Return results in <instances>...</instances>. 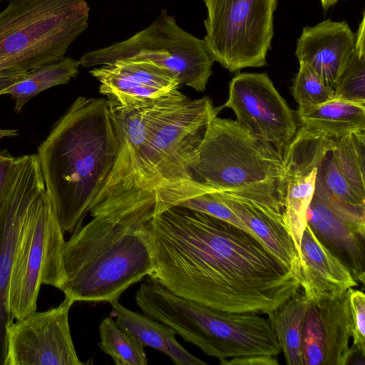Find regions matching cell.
Wrapping results in <instances>:
<instances>
[{
    "mask_svg": "<svg viewBox=\"0 0 365 365\" xmlns=\"http://www.w3.org/2000/svg\"><path fill=\"white\" fill-rule=\"evenodd\" d=\"M146 230L148 277L175 294L232 312L269 314L299 280L260 241L213 216L180 206L153 215Z\"/></svg>",
    "mask_w": 365,
    "mask_h": 365,
    "instance_id": "6da1fadb",
    "label": "cell"
},
{
    "mask_svg": "<svg viewBox=\"0 0 365 365\" xmlns=\"http://www.w3.org/2000/svg\"><path fill=\"white\" fill-rule=\"evenodd\" d=\"M118 141L108 101L78 96L38 148L46 189L63 232L83 220L113 167Z\"/></svg>",
    "mask_w": 365,
    "mask_h": 365,
    "instance_id": "7a4b0ae2",
    "label": "cell"
},
{
    "mask_svg": "<svg viewBox=\"0 0 365 365\" xmlns=\"http://www.w3.org/2000/svg\"><path fill=\"white\" fill-rule=\"evenodd\" d=\"M153 208L98 212L72 233L61 253L59 287L76 302H111L148 276L152 254L146 230Z\"/></svg>",
    "mask_w": 365,
    "mask_h": 365,
    "instance_id": "3957f363",
    "label": "cell"
},
{
    "mask_svg": "<svg viewBox=\"0 0 365 365\" xmlns=\"http://www.w3.org/2000/svg\"><path fill=\"white\" fill-rule=\"evenodd\" d=\"M220 109L208 96L192 100L178 89L153 101L147 138L130 182L119 200L103 210L155 208L158 192L195 180L199 145Z\"/></svg>",
    "mask_w": 365,
    "mask_h": 365,
    "instance_id": "277c9868",
    "label": "cell"
},
{
    "mask_svg": "<svg viewBox=\"0 0 365 365\" xmlns=\"http://www.w3.org/2000/svg\"><path fill=\"white\" fill-rule=\"evenodd\" d=\"M88 16L85 0H9L0 12V75L27 73L64 57Z\"/></svg>",
    "mask_w": 365,
    "mask_h": 365,
    "instance_id": "5b68a950",
    "label": "cell"
},
{
    "mask_svg": "<svg viewBox=\"0 0 365 365\" xmlns=\"http://www.w3.org/2000/svg\"><path fill=\"white\" fill-rule=\"evenodd\" d=\"M283 157L242 128L217 115L199 145L193 178L216 191L252 190L277 194Z\"/></svg>",
    "mask_w": 365,
    "mask_h": 365,
    "instance_id": "8992f818",
    "label": "cell"
},
{
    "mask_svg": "<svg viewBox=\"0 0 365 365\" xmlns=\"http://www.w3.org/2000/svg\"><path fill=\"white\" fill-rule=\"evenodd\" d=\"M166 320L176 334L220 364L235 357L278 356L282 351L268 320L255 312L223 311L179 297Z\"/></svg>",
    "mask_w": 365,
    "mask_h": 365,
    "instance_id": "52a82bcc",
    "label": "cell"
},
{
    "mask_svg": "<svg viewBox=\"0 0 365 365\" xmlns=\"http://www.w3.org/2000/svg\"><path fill=\"white\" fill-rule=\"evenodd\" d=\"M63 232L45 187L30 207L12 267L8 301L14 319L36 310L42 284L59 289Z\"/></svg>",
    "mask_w": 365,
    "mask_h": 365,
    "instance_id": "ba28073f",
    "label": "cell"
},
{
    "mask_svg": "<svg viewBox=\"0 0 365 365\" xmlns=\"http://www.w3.org/2000/svg\"><path fill=\"white\" fill-rule=\"evenodd\" d=\"M146 59L170 71L180 85L205 90L214 59L203 40L179 27L165 11L130 38L89 51L79 60L83 67L102 66L123 58Z\"/></svg>",
    "mask_w": 365,
    "mask_h": 365,
    "instance_id": "9c48e42d",
    "label": "cell"
},
{
    "mask_svg": "<svg viewBox=\"0 0 365 365\" xmlns=\"http://www.w3.org/2000/svg\"><path fill=\"white\" fill-rule=\"evenodd\" d=\"M205 46L230 72L267 64L277 0H203Z\"/></svg>",
    "mask_w": 365,
    "mask_h": 365,
    "instance_id": "30bf717a",
    "label": "cell"
},
{
    "mask_svg": "<svg viewBox=\"0 0 365 365\" xmlns=\"http://www.w3.org/2000/svg\"><path fill=\"white\" fill-rule=\"evenodd\" d=\"M224 106L234 111L242 128L282 157L298 130L296 113L266 73L235 76Z\"/></svg>",
    "mask_w": 365,
    "mask_h": 365,
    "instance_id": "8fae6325",
    "label": "cell"
},
{
    "mask_svg": "<svg viewBox=\"0 0 365 365\" xmlns=\"http://www.w3.org/2000/svg\"><path fill=\"white\" fill-rule=\"evenodd\" d=\"M45 187L37 155L17 157L9 189L0 206V365H5L7 328L14 322L8 297L18 245L30 207Z\"/></svg>",
    "mask_w": 365,
    "mask_h": 365,
    "instance_id": "7c38bea8",
    "label": "cell"
},
{
    "mask_svg": "<svg viewBox=\"0 0 365 365\" xmlns=\"http://www.w3.org/2000/svg\"><path fill=\"white\" fill-rule=\"evenodd\" d=\"M68 298L44 312H32L7 328L5 365H81L71 335Z\"/></svg>",
    "mask_w": 365,
    "mask_h": 365,
    "instance_id": "4fadbf2b",
    "label": "cell"
},
{
    "mask_svg": "<svg viewBox=\"0 0 365 365\" xmlns=\"http://www.w3.org/2000/svg\"><path fill=\"white\" fill-rule=\"evenodd\" d=\"M334 141L335 139L300 126L283 156L277 196L299 257L318 168Z\"/></svg>",
    "mask_w": 365,
    "mask_h": 365,
    "instance_id": "5bb4252c",
    "label": "cell"
},
{
    "mask_svg": "<svg viewBox=\"0 0 365 365\" xmlns=\"http://www.w3.org/2000/svg\"><path fill=\"white\" fill-rule=\"evenodd\" d=\"M351 319L348 292L306 307L302 351L303 365H346L354 352L349 346Z\"/></svg>",
    "mask_w": 365,
    "mask_h": 365,
    "instance_id": "9a60e30c",
    "label": "cell"
},
{
    "mask_svg": "<svg viewBox=\"0 0 365 365\" xmlns=\"http://www.w3.org/2000/svg\"><path fill=\"white\" fill-rule=\"evenodd\" d=\"M211 190L299 280L300 259L285 222L277 194L252 190Z\"/></svg>",
    "mask_w": 365,
    "mask_h": 365,
    "instance_id": "2e32d148",
    "label": "cell"
},
{
    "mask_svg": "<svg viewBox=\"0 0 365 365\" xmlns=\"http://www.w3.org/2000/svg\"><path fill=\"white\" fill-rule=\"evenodd\" d=\"M307 224L324 246L349 269L355 280L364 284L365 221L335 203L317 178L307 211Z\"/></svg>",
    "mask_w": 365,
    "mask_h": 365,
    "instance_id": "e0dca14e",
    "label": "cell"
},
{
    "mask_svg": "<svg viewBox=\"0 0 365 365\" xmlns=\"http://www.w3.org/2000/svg\"><path fill=\"white\" fill-rule=\"evenodd\" d=\"M107 101L118 149L111 172L94 200L90 213L115 204L125 191L147 138L148 113L153 103L123 106Z\"/></svg>",
    "mask_w": 365,
    "mask_h": 365,
    "instance_id": "ac0fdd59",
    "label": "cell"
},
{
    "mask_svg": "<svg viewBox=\"0 0 365 365\" xmlns=\"http://www.w3.org/2000/svg\"><path fill=\"white\" fill-rule=\"evenodd\" d=\"M90 73L100 81V92L123 106L152 102L180 86L170 71L146 59H119Z\"/></svg>",
    "mask_w": 365,
    "mask_h": 365,
    "instance_id": "d6986e66",
    "label": "cell"
},
{
    "mask_svg": "<svg viewBox=\"0 0 365 365\" xmlns=\"http://www.w3.org/2000/svg\"><path fill=\"white\" fill-rule=\"evenodd\" d=\"M356 34L345 21L327 19L307 26L297 40L295 55L334 88L355 49Z\"/></svg>",
    "mask_w": 365,
    "mask_h": 365,
    "instance_id": "ffe728a7",
    "label": "cell"
},
{
    "mask_svg": "<svg viewBox=\"0 0 365 365\" xmlns=\"http://www.w3.org/2000/svg\"><path fill=\"white\" fill-rule=\"evenodd\" d=\"M300 287L311 303L334 299L357 286L349 269L319 240L307 224L301 244Z\"/></svg>",
    "mask_w": 365,
    "mask_h": 365,
    "instance_id": "44dd1931",
    "label": "cell"
},
{
    "mask_svg": "<svg viewBox=\"0 0 365 365\" xmlns=\"http://www.w3.org/2000/svg\"><path fill=\"white\" fill-rule=\"evenodd\" d=\"M110 303L117 323L131 333L144 346L162 351L170 356L176 365L207 364L179 344L175 338L176 333L171 327L158 323L148 316L128 309L118 300Z\"/></svg>",
    "mask_w": 365,
    "mask_h": 365,
    "instance_id": "7402d4cb",
    "label": "cell"
},
{
    "mask_svg": "<svg viewBox=\"0 0 365 365\" xmlns=\"http://www.w3.org/2000/svg\"><path fill=\"white\" fill-rule=\"evenodd\" d=\"M295 113L299 126L335 140L365 131V104L333 98L318 106L299 108Z\"/></svg>",
    "mask_w": 365,
    "mask_h": 365,
    "instance_id": "603a6c76",
    "label": "cell"
},
{
    "mask_svg": "<svg viewBox=\"0 0 365 365\" xmlns=\"http://www.w3.org/2000/svg\"><path fill=\"white\" fill-rule=\"evenodd\" d=\"M307 299L299 291L268 314V322L288 365H303L302 329Z\"/></svg>",
    "mask_w": 365,
    "mask_h": 365,
    "instance_id": "cb8c5ba5",
    "label": "cell"
},
{
    "mask_svg": "<svg viewBox=\"0 0 365 365\" xmlns=\"http://www.w3.org/2000/svg\"><path fill=\"white\" fill-rule=\"evenodd\" d=\"M79 61L63 57L29 71L24 77L0 93L8 94L15 102L14 110L20 113L24 105L39 93L51 87L66 84L78 73Z\"/></svg>",
    "mask_w": 365,
    "mask_h": 365,
    "instance_id": "d4e9b609",
    "label": "cell"
},
{
    "mask_svg": "<svg viewBox=\"0 0 365 365\" xmlns=\"http://www.w3.org/2000/svg\"><path fill=\"white\" fill-rule=\"evenodd\" d=\"M331 152L351 188L365 200V131L351 133L335 140Z\"/></svg>",
    "mask_w": 365,
    "mask_h": 365,
    "instance_id": "484cf974",
    "label": "cell"
},
{
    "mask_svg": "<svg viewBox=\"0 0 365 365\" xmlns=\"http://www.w3.org/2000/svg\"><path fill=\"white\" fill-rule=\"evenodd\" d=\"M98 346L117 365H146L144 346L113 317L104 318L99 325Z\"/></svg>",
    "mask_w": 365,
    "mask_h": 365,
    "instance_id": "4316f807",
    "label": "cell"
},
{
    "mask_svg": "<svg viewBox=\"0 0 365 365\" xmlns=\"http://www.w3.org/2000/svg\"><path fill=\"white\" fill-rule=\"evenodd\" d=\"M332 148L325 154L318 168L317 178L335 203L365 221V200L355 194L341 174L332 154Z\"/></svg>",
    "mask_w": 365,
    "mask_h": 365,
    "instance_id": "83f0119b",
    "label": "cell"
},
{
    "mask_svg": "<svg viewBox=\"0 0 365 365\" xmlns=\"http://www.w3.org/2000/svg\"><path fill=\"white\" fill-rule=\"evenodd\" d=\"M333 88L334 98L365 104V49H354Z\"/></svg>",
    "mask_w": 365,
    "mask_h": 365,
    "instance_id": "f1b7e54d",
    "label": "cell"
},
{
    "mask_svg": "<svg viewBox=\"0 0 365 365\" xmlns=\"http://www.w3.org/2000/svg\"><path fill=\"white\" fill-rule=\"evenodd\" d=\"M292 96L299 108L312 107L334 98V88L305 63L299 62L292 88Z\"/></svg>",
    "mask_w": 365,
    "mask_h": 365,
    "instance_id": "f546056e",
    "label": "cell"
},
{
    "mask_svg": "<svg viewBox=\"0 0 365 365\" xmlns=\"http://www.w3.org/2000/svg\"><path fill=\"white\" fill-rule=\"evenodd\" d=\"M351 319L352 346L365 354V295L363 292L347 290Z\"/></svg>",
    "mask_w": 365,
    "mask_h": 365,
    "instance_id": "4dcf8cb0",
    "label": "cell"
},
{
    "mask_svg": "<svg viewBox=\"0 0 365 365\" xmlns=\"http://www.w3.org/2000/svg\"><path fill=\"white\" fill-rule=\"evenodd\" d=\"M17 158L0 152V206L9 189Z\"/></svg>",
    "mask_w": 365,
    "mask_h": 365,
    "instance_id": "1f68e13d",
    "label": "cell"
},
{
    "mask_svg": "<svg viewBox=\"0 0 365 365\" xmlns=\"http://www.w3.org/2000/svg\"><path fill=\"white\" fill-rule=\"evenodd\" d=\"M222 365H278L277 356L274 355H252L235 357L220 363Z\"/></svg>",
    "mask_w": 365,
    "mask_h": 365,
    "instance_id": "d6a6232c",
    "label": "cell"
},
{
    "mask_svg": "<svg viewBox=\"0 0 365 365\" xmlns=\"http://www.w3.org/2000/svg\"><path fill=\"white\" fill-rule=\"evenodd\" d=\"M27 73H16L0 75V93L11 85L22 79Z\"/></svg>",
    "mask_w": 365,
    "mask_h": 365,
    "instance_id": "836d02e7",
    "label": "cell"
},
{
    "mask_svg": "<svg viewBox=\"0 0 365 365\" xmlns=\"http://www.w3.org/2000/svg\"><path fill=\"white\" fill-rule=\"evenodd\" d=\"M19 135V131L15 129H1L0 128V139L5 137H14Z\"/></svg>",
    "mask_w": 365,
    "mask_h": 365,
    "instance_id": "e575fe53",
    "label": "cell"
},
{
    "mask_svg": "<svg viewBox=\"0 0 365 365\" xmlns=\"http://www.w3.org/2000/svg\"><path fill=\"white\" fill-rule=\"evenodd\" d=\"M339 0H321L322 7L324 9H327L329 6L334 5Z\"/></svg>",
    "mask_w": 365,
    "mask_h": 365,
    "instance_id": "d590c367",
    "label": "cell"
},
{
    "mask_svg": "<svg viewBox=\"0 0 365 365\" xmlns=\"http://www.w3.org/2000/svg\"><path fill=\"white\" fill-rule=\"evenodd\" d=\"M4 1V0H0V1ZM6 1H9V0H6Z\"/></svg>",
    "mask_w": 365,
    "mask_h": 365,
    "instance_id": "8d00e7d4",
    "label": "cell"
}]
</instances>
